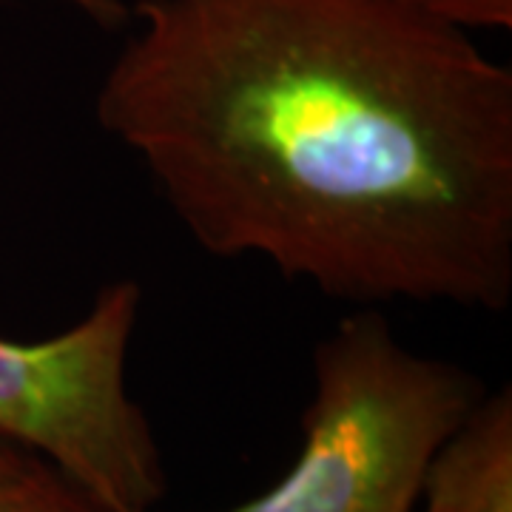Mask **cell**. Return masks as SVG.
<instances>
[{
    "instance_id": "3957f363",
    "label": "cell",
    "mask_w": 512,
    "mask_h": 512,
    "mask_svg": "<svg viewBox=\"0 0 512 512\" xmlns=\"http://www.w3.org/2000/svg\"><path fill=\"white\" fill-rule=\"evenodd\" d=\"M140 311L143 288L117 279L49 339L0 336V433L55 458L120 512H154L168 493L157 436L126 382Z\"/></svg>"
},
{
    "instance_id": "7a4b0ae2",
    "label": "cell",
    "mask_w": 512,
    "mask_h": 512,
    "mask_svg": "<svg viewBox=\"0 0 512 512\" xmlns=\"http://www.w3.org/2000/svg\"><path fill=\"white\" fill-rule=\"evenodd\" d=\"M311 370L291 470L228 512H416L436 450L487 393L470 370L407 348L376 308L330 330Z\"/></svg>"
},
{
    "instance_id": "52a82bcc",
    "label": "cell",
    "mask_w": 512,
    "mask_h": 512,
    "mask_svg": "<svg viewBox=\"0 0 512 512\" xmlns=\"http://www.w3.org/2000/svg\"><path fill=\"white\" fill-rule=\"evenodd\" d=\"M57 3L80 12L83 18L94 20L103 29H120L128 20L126 0H57Z\"/></svg>"
},
{
    "instance_id": "6da1fadb",
    "label": "cell",
    "mask_w": 512,
    "mask_h": 512,
    "mask_svg": "<svg viewBox=\"0 0 512 512\" xmlns=\"http://www.w3.org/2000/svg\"><path fill=\"white\" fill-rule=\"evenodd\" d=\"M94 97L205 254L356 308L512 299V69L399 0H137Z\"/></svg>"
},
{
    "instance_id": "8992f818",
    "label": "cell",
    "mask_w": 512,
    "mask_h": 512,
    "mask_svg": "<svg viewBox=\"0 0 512 512\" xmlns=\"http://www.w3.org/2000/svg\"><path fill=\"white\" fill-rule=\"evenodd\" d=\"M424 15L456 23L467 32H507L512 29V0H399Z\"/></svg>"
},
{
    "instance_id": "277c9868",
    "label": "cell",
    "mask_w": 512,
    "mask_h": 512,
    "mask_svg": "<svg viewBox=\"0 0 512 512\" xmlns=\"http://www.w3.org/2000/svg\"><path fill=\"white\" fill-rule=\"evenodd\" d=\"M416 512H512V393H484L430 461Z\"/></svg>"
},
{
    "instance_id": "5b68a950",
    "label": "cell",
    "mask_w": 512,
    "mask_h": 512,
    "mask_svg": "<svg viewBox=\"0 0 512 512\" xmlns=\"http://www.w3.org/2000/svg\"><path fill=\"white\" fill-rule=\"evenodd\" d=\"M0 512H120L55 458L0 433Z\"/></svg>"
}]
</instances>
